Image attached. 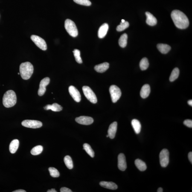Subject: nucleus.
I'll return each mask as SVG.
<instances>
[{
  "label": "nucleus",
  "instance_id": "7ed1b4c3",
  "mask_svg": "<svg viewBox=\"0 0 192 192\" xmlns=\"http://www.w3.org/2000/svg\"><path fill=\"white\" fill-rule=\"evenodd\" d=\"M16 101V96L14 91L9 90L4 93L3 98V103L5 107L10 108L14 106Z\"/></svg>",
  "mask_w": 192,
  "mask_h": 192
},
{
  "label": "nucleus",
  "instance_id": "ea45409f",
  "mask_svg": "<svg viewBox=\"0 0 192 192\" xmlns=\"http://www.w3.org/2000/svg\"><path fill=\"white\" fill-rule=\"evenodd\" d=\"M187 103H188V104L189 105H190V106H192V100H189L188 102H187Z\"/></svg>",
  "mask_w": 192,
  "mask_h": 192
},
{
  "label": "nucleus",
  "instance_id": "20e7f679",
  "mask_svg": "<svg viewBox=\"0 0 192 192\" xmlns=\"http://www.w3.org/2000/svg\"><path fill=\"white\" fill-rule=\"evenodd\" d=\"M65 30L70 36L73 37H76L78 35V32L77 27L73 21L69 19L65 20Z\"/></svg>",
  "mask_w": 192,
  "mask_h": 192
},
{
  "label": "nucleus",
  "instance_id": "c85d7f7f",
  "mask_svg": "<svg viewBox=\"0 0 192 192\" xmlns=\"http://www.w3.org/2000/svg\"><path fill=\"white\" fill-rule=\"evenodd\" d=\"M83 149H84L86 153L90 156L91 157L93 158L94 157V152L91 146L88 144H83Z\"/></svg>",
  "mask_w": 192,
  "mask_h": 192
},
{
  "label": "nucleus",
  "instance_id": "9b49d317",
  "mask_svg": "<svg viewBox=\"0 0 192 192\" xmlns=\"http://www.w3.org/2000/svg\"><path fill=\"white\" fill-rule=\"evenodd\" d=\"M69 92L75 101L77 102H80V101L81 99L80 94L77 88L71 85L69 87Z\"/></svg>",
  "mask_w": 192,
  "mask_h": 192
},
{
  "label": "nucleus",
  "instance_id": "6ab92c4d",
  "mask_svg": "<svg viewBox=\"0 0 192 192\" xmlns=\"http://www.w3.org/2000/svg\"><path fill=\"white\" fill-rule=\"evenodd\" d=\"M109 67V63L108 62H105V63L95 65L94 67V69L97 72L102 73L106 71L108 69Z\"/></svg>",
  "mask_w": 192,
  "mask_h": 192
},
{
  "label": "nucleus",
  "instance_id": "58836bf2",
  "mask_svg": "<svg viewBox=\"0 0 192 192\" xmlns=\"http://www.w3.org/2000/svg\"><path fill=\"white\" fill-rule=\"evenodd\" d=\"M48 192H57V191H56L55 189H52L51 190H48Z\"/></svg>",
  "mask_w": 192,
  "mask_h": 192
},
{
  "label": "nucleus",
  "instance_id": "4c0bfd02",
  "mask_svg": "<svg viewBox=\"0 0 192 192\" xmlns=\"http://www.w3.org/2000/svg\"><path fill=\"white\" fill-rule=\"evenodd\" d=\"M25 190H22V189H19L18 190H15L14 191H13V192H26Z\"/></svg>",
  "mask_w": 192,
  "mask_h": 192
},
{
  "label": "nucleus",
  "instance_id": "f257e3e1",
  "mask_svg": "<svg viewBox=\"0 0 192 192\" xmlns=\"http://www.w3.org/2000/svg\"><path fill=\"white\" fill-rule=\"evenodd\" d=\"M171 16L175 25L178 28L184 29L188 27L189 22L188 18L182 12L178 10H174Z\"/></svg>",
  "mask_w": 192,
  "mask_h": 192
},
{
  "label": "nucleus",
  "instance_id": "412c9836",
  "mask_svg": "<svg viewBox=\"0 0 192 192\" xmlns=\"http://www.w3.org/2000/svg\"><path fill=\"white\" fill-rule=\"evenodd\" d=\"M157 48L159 51L163 54H167L171 50L170 46L165 44H160L157 45Z\"/></svg>",
  "mask_w": 192,
  "mask_h": 192
},
{
  "label": "nucleus",
  "instance_id": "473e14b6",
  "mask_svg": "<svg viewBox=\"0 0 192 192\" xmlns=\"http://www.w3.org/2000/svg\"><path fill=\"white\" fill-rule=\"evenodd\" d=\"M74 55L75 58L76 62L79 63H82V61L80 56V50L77 49H75L74 51Z\"/></svg>",
  "mask_w": 192,
  "mask_h": 192
},
{
  "label": "nucleus",
  "instance_id": "f8f14e48",
  "mask_svg": "<svg viewBox=\"0 0 192 192\" xmlns=\"http://www.w3.org/2000/svg\"><path fill=\"white\" fill-rule=\"evenodd\" d=\"M75 120L79 124L85 125H91L94 122L93 119L92 117L86 116H81L77 117Z\"/></svg>",
  "mask_w": 192,
  "mask_h": 192
},
{
  "label": "nucleus",
  "instance_id": "7c9ffc66",
  "mask_svg": "<svg viewBox=\"0 0 192 192\" xmlns=\"http://www.w3.org/2000/svg\"><path fill=\"white\" fill-rule=\"evenodd\" d=\"M129 26V23L127 21H125V22L123 23L121 22L120 23V25L117 27V31L119 32L123 31L128 28Z\"/></svg>",
  "mask_w": 192,
  "mask_h": 192
},
{
  "label": "nucleus",
  "instance_id": "0eeeda50",
  "mask_svg": "<svg viewBox=\"0 0 192 192\" xmlns=\"http://www.w3.org/2000/svg\"><path fill=\"white\" fill-rule=\"evenodd\" d=\"M169 153L167 149H164L160 152L159 160L160 164L162 167H165L168 165L169 163Z\"/></svg>",
  "mask_w": 192,
  "mask_h": 192
},
{
  "label": "nucleus",
  "instance_id": "dca6fc26",
  "mask_svg": "<svg viewBox=\"0 0 192 192\" xmlns=\"http://www.w3.org/2000/svg\"><path fill=\"white\" fill-rule=\"evenodd\" d=\"M146 15L147 17L146 22L148 25L151 26L156 25L157 22L156 18L152 14L149 12H146Z\"/></svg>",
  "mask_w": 192,
  "mask_h": 192
},
{
  "label": "nucleus",
  "instance_id": "a19ab883",
  "mask_svg": "<svg viewBox=\"0 0 192 192\" xmlns=\"http://www.w3.org/2000/svg\"><path fill=\"white\" fill-rule=\"evenodd\" d=\"M157 192H163V189L162 188H161V187H159V188H158V190H157Z\"/></svg>",
  "mask_w": 192,
  "mask_h": 192
},
{
  "label": "nucleus",
  "instance_id": "aec40b11",
  "mask_svg": "<svg viewBox=\"0 0 192 192\" xmlns=\"http://www.w3.org/2000/svg\"><path fill=\"white\" fill-rule=\"evenodd\" d=\"M44 109L45 110H51L53 112H59L61 111L63 109V108L58 103H54L52 105H46V106L44 107Z\"/></svg>",
  "mask_w": 192,
  "mask_h": 192
},
{
  "label": "nucleus",
  "instance_id": "5701e85b",
  "mask_svg": "<svg viewBox=\"0 0 192 192\" xmlns=\"http://www.w3.org/2000/svg\"><path fill=\"white\" fill-rule=\"evenodd\" d=\"M131 124L135 133L138 134L139 133L141 129V125L140 121L138 120L133 119L132 121Z\"/></svg>",
  "mask_w": 192,
  "mask_h": 192
},
{
  "label": "nucleus",
  "instance_id": "a211bd4d",
  "mask_svg": "<svg viewBox=\"0 0 192 192\" xmlns=\"http://www.w3.org/2000/svg\"><path fill=\"white\" fill-rule=\"evenodd\" d=\"M150 88L149 85L145 84L141 88L140 91V95L142 98H147L150 93Z\"/></svg>",
  "mask_w": 192,
  "mask_h": 192
},
{
  "label": "nucleus",
  "instance_id": "c756f323",
  "mask_svg": "<svg viewBox=\"0 0 192 192\" xmlns=\"http://www.w3.org/2000/svg\"><path fill=\"white\" fill-rule=\"evenodd\" d=\"M43 150V148L42 146L40 145L37 146L33 147L31 149V153L33 155H38L42 153Z\"/></svg>",
  "mask_w": 192,
  "mask_h": 192
},
{
  "label": "nucleus",
  "instance_id": "f3484780",
  "mask_svg": "<svg viewBox=\"0 0 192 192\" xmlns=\"http://www.w3.org/2000/svg\"><path fill=\"white\" fill-rule=\"evenodd\" d=\"M99 184L101 187L109 189L115 190L118 188L116 184L112 182L102 181L100 182Z\"/></svg>",
  "mask_w": 192,
  "mask_h": 192
},
{
  "label": "nucleus",
  "instance_id": "2f4dec72",
  "mask_svg": "<svg viewBox=\"0 0 192 192\" xmlns=\"http://www.w3.org/2000/svg\"><path fill=\"white\" fill-rule=\"evenodd\" d=\"M50 175L54 178H57L60 176L59 172L57 169L53 167H50L48 168Z\"/></svg>",
  "mask_w": 192,
  "mask_h": 192
},
{
  "label": "nucleus",
  "instance_id": "cd10ccee",
  "mask_svg": "<svg viewBox=\"0 0 192 192\" xmlns=\"http://www.w3.org/2000/svg\"><path fill=\"white\" fill-rule=\"evenodd\" d=\"M149 63L148 60L146 58H144L141 59L140 63V68L142 71L146 70L148 68Z\"/></svg>",
  "mask_w": 192,
  "mask_h": 192
},
{
  "label": "nucleus",
  "instance_id": "c03bdc74",
  "mask_svg": "<svg viewBox=\"0 0 192 192\" xmlns=\"http://www.w3.org/2000/svg\"><path fill=\"white\" fill-rule=\"evenodd\" d=\"M19 74V73H18V74Z\"/></svg>",
  "mask_w": 192,
  "mask_h": 192
},
{
  "label": "nucleus",
  "instance_id": "423d86ee",
  "mask_svg": "<svg viewBox=\"0 0 192 192\" xmlns=\"http://www.w3.org/2000/svg\"><path fill=\"white\" fill-rule=\"evenodd\" d=\"M83 92L85 97L89 101L93 103H97V97L93 91L89 87L84 86L82 88Z\"/></svg>",
  "mask_w": 192,
  "mask_h": 192
},
{
  "label": "nucleus",
  "instance_id": "9d476101",
  "mask_svg": "<svg viewBox=\"0 0 192 192\" xmlns=\"http://www.w3.org/2000/svg\"><path fill=\"white\" fill-rule=\"evenodd\" d=\"M50 82V79L48 77H46L41 81L38 90V94L39 96L43 95L46 91V86Z\"/></svg>",
  "mask_w": 192,
  "mask_h": 192
},
{
  "label": "nucleus",
  "instance_id": "39448f33",
  "mask_svg": "<svg viewBox=\"0 0 192 192\" xmlns=\"http://www.w3.org/2000/svg\"><path fill=\"white\" fill-rule=\"evenodd\" d=\"M109 91L113 103H116L121 97V90L116 85H112L110 88Z\"/></svg>",
  "mask_w": 192,
  "mask_h": 192
},
{
  "label": "nucleus",
  "instance_id": "f03ea898",
  "mask_svg": "<svg viewBox=\"0 0 192 192\" xmlns=\"http://www.w3.org/2000/svg\"><path fill=\"white\" fill-rule=\"evenodd\" d=\"M20 74L21 78L24 80H28L31 78L33 72L32 64L27 62L21 63L20 66Z\"/></svg>",
  "mask_w": 192,
  "mask_h": 192
},
{
  "label": "nucleus",
  "instance_id": "393cba45",
  "mask_svg": "<svg viewBox=\"0 0 192 192\" xmlns=\"http://www.w3.org/2000/svg\"><path fill=\"white\" fill-rule=\"evenodd\" d=\"M128 36L126 33L122 35L118 40V44L121 48H124L127 45Z\"/></svg>",
  "mask_w": 192,
  "mask_h": 192
},
{
  "label": "nucleus",
  "instance_id": "37998d69",
  "mask_svg": "<svg viewBox=\"0 0 192 192\" xmlns=\"http://www.w3.org/2000/svg\"><path fill=\"white\" fill-rule=\"evenodd\" d=\"M106 137H107V138H108V137H109V135H106Z\"/></svg>",
  "mask_w": 192,
  "mask_h": 192
},
{
  "label": "nucleus",
  "instance_id": "b1692460",
  "mask_svg": "<svg viewBox=\"0 0 192 192\" xmlns=\"http://www.w3.org/2000/svg\"><path fill=\"white\" fill-rule=\"evenodd\" d=\"M135 164L138 168L141 171H144L146 170L147 167L145 163L140 159H137L135 161Z\"/></svg>",
  "mask_w": 192,
  "mask_h": 192
},
{
  "label": "nucleus",
  "instance_id": "4468645a",
  "mask_svg": "<svg viewBox=\"0 0 192 192\" xmlns=\"http://www.w3.org/2000/svg\"><path fill=\"white\" fill-rule=\"evenodd\" d=\"M117 123L116 122H114L109 126L108 130V135L110 138L114 139L115 136L117 131Z\"/></svg>",
  "mask_w": 192,
  "mask_h": 192
},
{
  "label": "nucleus",
  "instance_id": "c9c22d12",
  "mask_svg": "<svg viewBox=\"0 0 192 192\" xmlns=\"http://www.w3.org/2000/svg\"><path fill=\"white\" fill-rule=\"evenodd\" d=\"M60 192H71L72 191H71V190H70V189L67 188L66 187H62L60 189Z\"/></svg>",
  "mask_w": 192,
  "mask_h": 192
},
{
  "label": "nucleus",
  "instance_id": "2eb2a0df",
  "mask_svg": "<svg viewBox=\"0 0 192 192\" xmlns=\"http://www.w3.org/2000/svg\"><path fill=\"white\" fill-rule=\"evenodd\" d=\"M109 29V25L107 23L103 24L99 29L98 31V37L100 39L104 37L106 35Z\"/></svg>",
  "mask_w": 192,
  "mask_h": 192
},
{
  "label": "nucleus",
  "instance_id": "f704fd0d",
  "mask_svg": "<svg viewBox=\"0 0 192 192\" xmlns=\"http://www.w3.org/2000/svg\"><path fill=\"white\" fill-rule=\"evenodd\" d=\"M184 124L189 127H192V121L191 120H186L184 122Z\"/></svg>",
  "mask_w": 192,
  "mask_h": 192
},
{
  "label": "nucleus",
  "instance_id": "6e6552de",
  "mask_svg": "<svg viewBox=\"0 0 192 192\" xmlns=\"http://www.w3.org/2000/svg\"><path fill=\"white\" fill-rule=\"evenodd\" d=\"M31 39L38 48L41 50L45 51L47 49L46 42L42 38L35 35H32L31 36Z\"/></svg>",
  "mask_w": 192,
  "mask_h": 192
},
{
  "label": "nucleus",
  "instance_id": "a878e982",
  "mask_svg": "<svg viewBox=\"0 0 192 192\" xmlns=\"http://www.w3.org/2000/svg\"><path fill=\"white\" fill-rule=\"evenodd\" d=\"M179 69L178 68H175L172 71L171 74L170 75V81L173 82L176 80L179 77Z\"/></svg>",
  "mask_w": 192,
  "mask_h": 192
},
{
  "label": "nucleus",
  "instance_id": "1a4fd4ad",
  "mask_svg": "<svg viewBox=\"0 0 192 192\" xmlns=\"http://www.w3.org/2000/svg\"><path fill=\"white\" fill-rule=\"evenodd\" d=\"M21 124L24 127L32 129L40 128L42 126V123L41 121L34 120H25L21 123Z\"/></svg>",
  "mask_w": 192,
  "mask_h": 192
},
{
  "label": "nucleus",
  "instance_id": "e433bc0d",
  "mask_svg": "<svg viewBox=\"0 0 192 192\" xmlns=\"http://www.w3.org/2000/svg\"><path fill=\"white\" fill-rule=\"evenodd\" d=\"M188 158L190 162L191 163H192V152H190L188 154Z\"/></svg>",
  "mask_w": 192,
  "mask_h": 192
},
{
  "label": "nucleus",
  "instance_id": "ddd939ff",
  "mask_svg": "<svg viewBox=\"0 0 192 192\" xmlns=\"http://www.w3.org/2000/svg\"><path fill=\"white\" fill-rule=\"evenodd\" d=\"M118 167L120 170H125L127 168V163L125 156L123 154L120 153L118 157Z\"/></svg>",
  "mask_w": 192,
  "mask_h": 192
},
{
  "label": "nucleus",
  "instance_id": "79ce46f5",
  "mask_svg": "<svg viewBox=\"0 0 192 192\" xmlns=\"http://www.w3.org/2000/svg\"><path fill=\"white\" fill-rule=\"evenodd\" d=\"M125 21L124 19H122V20H121V22L123 23L124 22H125Z\"/></svg>",
  "mask_w": 192,
  "mask_h": 192
},
{
  "label": "nucleus",
  "instance_id": "bb28decb",
  "mask_svg": "<svg viewBox=\"0 0 192 192\" xmlns=\"http://www.w3.org/2000/svg\"><path fill=\"white\" fill-rule=\"evenodd\" d=\"M64 161L65 165L68 168L69 170H71L73 168L74 165H73L72 160L71 157L69 155H67L65 156L64 158Z\"/></svg>",
  "mask_w": 192,
  "mask_h": 192
},
{
  "label": "nucleus",
  "instance_id": "72a5a7b5",
  "mask_svg": "<svg viewBox=\"0 0 192 192\" xmlns=\"http://www.w3.org/2000/svg\"><path fill=\"white\" fill-rule=\"evenodd\" d=\"M75 2L80 5L89 6L91 5V3L89 0H74Z\"/></svg>",
  "mask_w": 192,
  "mask_h": 192
},
{
  "label": "nucleus",
  "instance_id": "4be33fe9",
  "mask_svg": "<svg viewBox=\"0 0 192 192\" xmlns=\"http://www.w3.org/2000/svg\"><path fill=\"white\" fill-rule=\"evenodd\" d=\"M19 141L18 140H14L11 142L10 145V150L11 153L14 154L16 153L19 147Z\"/></svg>",
  "mask_w": 192,
  "mask_h": 192
}]
</instances>
